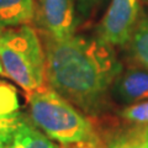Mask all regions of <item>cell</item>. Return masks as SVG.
Wrapping results in <instances>:
<instances>
[{
  "label": "cell",
  "instance_id": "7a4b0ae2",
  "mask_svg": "<svg viewBox=\"0 0 148 148\" xmlns=\"http://www.w3.org/2000/svg\"><path fill=\"white\" fill-rule=\"evenodd\" d=\"M27 100L30 120L52 141L67 147H103L90 120L52 88H41Z\"/></svg>",
  "mask_w": 148,
  "mask_h": 148
},
{
  "label": "cell",
  "instance_id": "8992f818",
  "mask_svg": "<svg viewBox=\"0 0 148 148\" xmlns=\"http://www.w3.org/2000/svg\"><path fill=\"white\" fill-rule=\"evenodd\" d=\"M112 89L120 103L133 105L148 101V69L133 67L121 71Z\"/></svg>",
  "mask_w": 148,
  "mask_h": 148
},
{
  "label": "cell",
  "instance_id": "5b68a950",
  "mask_svg": "<svg viewBox=\"0 0 148 148\" xmlns=\"http://www.w3.org/2000/svg\"><path fill=\"white\" fill-rule=\"evenodd\" d=\"M35 18L43 35L68 38L77 29L74 0H35Z\"/></svg>",
  "mask_w": 148,
  "mask_h": 148
},
{
  "label": "cell",
  "instance_id": "9c48e42d",
  "mask_svg": "<svg viewBox=\"0 0 148 148\" xmlns=\"http://www.w3.org/2000/svg\"><path fill=\"white\" fill-rule=\"evenodd\" d=\"M35 18V0H0V30L27 25Z\"/></svg>",
  "mask_w": 148,
  "mask_h": 148
},
{
  "label": "cell",
  "instance_id": "8fae6325",
  "mask_svg": "<svg viewBox=\"0 0 148 148\" xmlns=\"http://www.w3.org/2000/svg\"><path fill=\"white\" fill-rule=\"evenodd\" d=\"M18 108L20 101L15 85L0 78V115L15 114Z\"/></svg>",
  "mask_w": 148,
  "mask_h": 148
},
{
  "label": "cell",
  "instance_id": "4fadbf2b",
  "mask_svg": "<svg viewBox=\"0 0 148 148\" xmlns=\"http://www.w3.org/2000/svg\"><path fill=\"white\" fill-rule=\"evenodd\" d=\"M120 115L127 122L148 123V101L128 105L121 111Z\"/></svg>",
  "mask_w": 148,
  "mask_h": 148
},
{
  "label": "cell",
  "instance_id": "2e32d148",
  "mask_svg": "<svg viewBox=\"0 0 148 148\" xmlns=\"http://www.w3.org/2000/svg\"><path fill=\"white\" fill-rule=\"evenodd\" d=\"M69 148H78V147H69Z\"/></svg>",
  "mask_w": 148,
  "mask_h": 148
},
{
  "label": "cell",
  "instance_id": "52a82bcc",
  "mask_svg": "<svg viewBox=\"0 0 148 148\" xmlns=\"http://www.w3.org/2000/svg\"><path fill=\"white\" fill-rule=\"evenodd\" d=\"M100 140L104 148H148V123L128 122L109 128Z\"/></svg>",
  "mask_w": 148,
  "mask_h": 148
},
{
  "label": "cell",
  "instance_id": "5bb4252c",
  "mask_svg": "<svg viewBox=\"0 0 148 148\" xmlns=\"http://www.w3.org/2000/svg\"><path fill=\"white\" fill-rule=\"evenodd\" d=\"M101 1V0H79V6H80V10L88 14L92 8H95L98 4Z\"/></svg>",
  "mask_w": 148,
  "mask_h": 148
},
{
  "label": "cell",
  "instance_id": "9a60e30c",
  "mask_svg": "<svg viewBox=\"0 0 148 148\" xmlns=\"http://www.w3.org/2000/svg\"><path fill=\"white\" fill-rule=\"evenodd\" d=\"M0 75L6 77V73H5V71H4V68H3V66H1V62H0Z\"/></svg>",
  "mask_w": 148,
  "mask_h": 148
},
{
  "label": "cell",
  "instance_id": "7c38bea8",
  "mask_svg": "<svg viewBox=\"0 0 148 148\" xmlns=\"http://www.w3.org/2000/svg\"><path fill=\"white\" fill-rule=\"evenodd\" d=\"M22 116L24 115L18 111L10 115H0V148L6 147L10 143Z\"/></svg>",
  "mask_w": 148,
  "mask_h": 148
},
{
  "label": "cell",
  "instance_id": "277c9868",
  "mask_svg": "<svg viewBox=\"0 0 148 148\" xmlns=\"http://www.w3.org/2000/svg\"><path fill=\"white\" fill-rule=\"evenodd\" d=\"M140 0H111L98 26V37L110 46L130 42L138 24Z\"/></svg>",
  "mask_w": 148,
  "mask_h": 148
},
{
  "label": "cell",
  "instance_id": "6da1fadb",
  "mask_svg": "<svg viewBox=\"0 0 148 148\" xmlns=\"http://www.w3.org/2000/svg\"><path fill=\"white\" fill-rule=\"evenodd\" d=\"M41 41L49 88L84 114H103L109 106V91L122 71L112 46L99 37L75 35L57 40L42 34Z\"/></svg>",
  "mask_w": 148,
  "mask_h": 148
},
{
  "label": "cell",
  "instance_id": "ac0fdd59",
  "mask_svg": "<svg viewBox=\"0 0 148 148\" xmlns=\"http://www.w3.org/2000/svg\"><path fill=\"white\" fill-rule=\"evenodd\" d=\"M101 148H104V147H101Z\"/></svg>",
  "mask_w": 148,
  "mask_h": 148
},
{
  "label": "cell",
  "instance_id": "e0dca14e",
  "mask_svg": "<svg viewBox=\"0 0 148 148\" xmlns=\"http://www.w3.org/2000/svg\"><path fill=\"white\" fill-rule=\"evenodd\" d=\"M4 148H8V146H6V147H4Z\"/></svg>",
  "mask_w": 148,
  "mask_h": 148
},
{
  "label": "cell",
  "instance_id": "30bf717a",
  "mask_svg": "<svg viewBox=\"0 0 148 148\" xmlns=\"http://www.w3.org/2000/svg\"><path fill=\"white\" fill-rule=\"evenodd\" d=\"M128 43L135 59L148 69V15H145L138 21Z\"/></svg>",
  "mask_w": 148,
  "mask_h": 148
},
{
  "label": "cell",
  "instance_id": "ba28073f",
  "mask_svg": "<svg viewBox=\"0 0 148 148\" xmlns=\"http://www.w3.org/2000/svg\"><path fill=\"white\" fill-rule=\"evenodd\" d=\"M8 148H58V146L31 120L22 116Z\"/></svg>",
  "mask_w": 148,
  "mask_h": 148
},
{
  "label": "cell",
  "instance_id": "3957f363",
  "mask_svg": "<svg viewBox=\"0 0 148 148\" xmlns=\"http://www.w3.org/2000/svg\"><path fill=\"white\" fill-rule=\"evenodd\" d=\"M0 62L6 77L27 95L46 86L43 45L29 24L0 30Z\"/></svg>",
  "mask_w": 148,
  "mask_h": 148
}]
</instances>
